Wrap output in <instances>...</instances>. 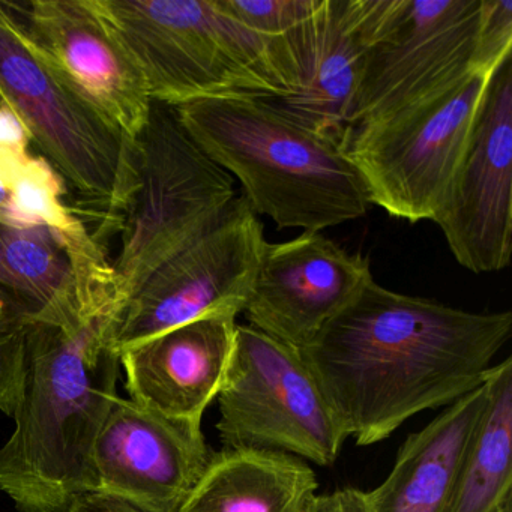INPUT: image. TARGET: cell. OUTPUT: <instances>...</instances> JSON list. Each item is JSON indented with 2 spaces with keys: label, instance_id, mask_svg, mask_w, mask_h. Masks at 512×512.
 <instances>
[{
  "label": "cell",
  "instance_id": "1",
  "mask_svg": "<svg viewBox=\"0 0 512 512\" xmlns=\"http://www.w3.org/2000/svg\"><path fill=\"white\" fill-rule=\"evenodd\" d=\"M512 313H472L370 281L301 350L347 439L383 442L484 385Z\"/></svg>",
  "mask_w": 512,
  "mask_h": 512
},
{
  "label": "cell",
  "instance_id": "2",
  "mask_svg": "<svg viewBox=\"0 0 512 512\" xmlns=\"http://www.w3.org/2000/svg\"><path fill=\"white\" fill-rule=\"evenodd\" d=\"M113 304L25 319L16 428L0 448V491L19 512H65L92 491L95 439L118 397Z\"/></svg>",
  "mask_w": 512,
  "mask_h": 512
},
{
  "label": "cell",
  "instance_id": "3",
  "mask_svg": "<svg viewBox=\"0 0 512 512\" xmlns=\"http://www.w3.org/2000/svg\"><path fill=\"white\" fill-rule=\"evenodd\" d=\"M172 109L191 140L239 181L251 209L280 229L322 233L367 214V188L343 145L284 115L262 95Z\"/></svg>",
  "mask_w": 512,
  "mask_h": 512
},
{
  "label": "cell",
  "instance_id": "4",
  "mask_svg": "<svg viewBox=\"0 0 512 512\" xmlns=\"http://www.w3.org/2000/svg\"><path fill=\"white\" fill-rule=\"evenodd\" d=\"M0 103L25 125L83 215L121 229L139 188V142L92 106L32 35L16 2L0 0Z\"/></svg>",
  "mask_w": 512,
  "mask_h": 512
},
{
  "label": "cell",
  "instance_id": "5",
  "mask_svg": "<svg viewBox=\"0 0 512 512\" xmlns=\"http://www.w3.org/2000/svg\"><path fill=\"white\" fill-rule=\"evenodd\" d=\"M127 44L154 103L178 107L298 88L286 43L248 31L218 0H98Z\"/></svg>",
  "mask_w": 512,
  "mask_h": 512
},
{
  "label": "cell",
  "instance_id": "6",
  "mask_svg": "<svg viewBox=\"0 0 512 512\" xmlns=\"http://www.w3.org/2000/svg\"><path fill=\"white\" fill-rule=\"evenodd\" d=\"M137 142L139 188L125 212L121 251L112 263L118 311L211 230L236 199L235 179L191 140L172 107L152 104Z\"/></svg>",
  "mask_w": 512,
  "mask_h": 512
},
{
  "label": "cell",
  "instance_id": "7",
  "mask_svg": "<svg viewBox=\"0 0 512 512\" xmlns=\"http://www.w3.org/2000/svg\"><path fill=\"white\" fill-rule=\"evenodd\" d=\"M490 77L472 74L424 103L347 133L343 148L370 205L412 224L434 220L466 154Z\"/></svg>",
  "mask_w": 512,
  "mask_h": 512
},
{
  "label": "cell",
  "instance_id": "8",
  "mask_svg": "<svg viewBox=\"0 0 512 512\" xmlns=\"http://www.w3.org/2000/svg\"><path fill=\"white\" fill-rule=\"evenodd\" d=\"M217 398L224 449L283 452L328 467L347 440L301 350L250 325L236 326Z\"/></svg>",
  "mask_w": 512,
  "mask_h": 512
},
{
  "label": "cell",
  "instance_id": "9",
  "mask_svg": "<svg viewBox=\"0 0 512 512\" xmlns=\"http://www.w3.org/2000/svg\"><path fill=\"white\" fill-rule=\"evenodd\" d=\"M482 0H392L346 113L347 133L472 76Z\"/></svg>",
  "mask_w": 512,
  "mask_h": 512
},
{
  "label": "cell",
  "instance_id": "10",
  "mask_svg": "<svg viewBox=\"0 0 512 512\" xmlns=\"http://www.w3.org/2000/svg\"><path fill=\"white\" fill-rule=\"evenodd\" d=\"M266 242L262 221L236 196L211 230L122 305L110 347L119 355L193 320L244 313Z\"/></svg>",
  "mask_w": 512,
  "mask_h": 512
},
{
  "label": "cell",
  "instance_id": "11",
  "mask_svg": "<svg viewBox=\"0 0 512 512\" xmlns=\"http://www.w3.org/2000/svg\"><path fill=\"white\" fill-rule=\"evenodd\" d=\"M433 221L467 271L490 274L511 263L512 56L488 79L466 154Z\"/></svg>",
  "mask_w": 512,
  "mask_h": 512
},
{
  "label": "cell",
  "instance_id": "12",
  "mask_svg": "<svg viewBox=\"0 0 512 512\" xmlns=\"http://www.w3.org/2000/svg\"><path fill=\"white\" fill-rule=\"evenodd\" d=\"M202 424L116 397L92 448V491L178 512L211 460Z\"/></svg>",
  "mask_w": 512,
  "mask_h": 512
},
{
  "label": "cell",
  "instance_id": "13",
  "mask_svg": "<svg viewBox=\"0 0 512 512\" xmlns=\"http://www.w3.org/2000/svg\"><path fill=\"white\" fill-rule=\"evenodd\" d=\"M371 280L367 257L349 253L322 233L266 242L245 319L257 331L302 350Z\"/></svg>",
  "mask_w": 512,
  "mask_h": 512
},
{
  "label": "cell",
  "instance_id": "14",
  "mask_svg": "<svg viewBox=\"0 0 512 512\" xmlns=\"http://www.w3.org/2000/svg\"><path fill=\"white\" fill-rule=\"evenodd\" d=\"M392 0H317L283 40L298 71L299 85L266 103L299 124L337 140L347 137L346 113L368 49L382 31Z\"/></svg>",
  "mask_w": 512,
  "mask_h": 512
},
{
  "label": "cell",
  "instance_id": "15",
  "mask_svg": "<svg viewBox=\"0 0 512 512\" xmlns=\"http://www.w3.org/2000/svg\"><path fill=\"white\" fill-rule=\"evenodd\" d=\"M16 5L68 82L113 124L139 139L154 101L139 64L98 0H26Z\"/></svg>",
  "mask_w": 512,
  "mask_h": 512
},
{
  "label": "cell",
  "instance_id": "16",
  "mask_svg": "<svg viewBox=\"0 0 512 512\" xmlns=\"http://www.w3.org/2000/svg\"><path fill=\"white\" fill-rule=\"evenodd\" d=\"M236 317L206 316L119 353L130 400L169 418L202 424L229 368Z\"/></svg>",
  "mask_w": 512,
  "mask_h": 512
},
{
  "label": "cell",
  "instance_id": "17",
  "mask_svg": "<svg viewBox=\"0 0 512 512\" xmlns=\"http://www.w3.org/2000/svg\"><path fill=\"white\" fill-rule=\"evenodd\" d=\"M485 401L484 383L409 434L385 481L367 491L368 512H448Z\"/></svg>",
  "mask_w": 512,
  "mask_h": 512
},
{
  "label": "cell",
  "instance_id": "18",
  "mask_svg": "<svg viewBox=\"0 0 512 512\" xmlns=\"http://www.w3.org/2000/svg\"><path fill=\"white\" fill-rule=\"evenodd\" d=\"M317 488L313 467L295 455L223 448L178 512H305Z\"/></svg>",
  "mask_w": 512,
  "mask_h": 512
},
{
  "label": "cell",
  "instance_id": "19",
  "mask_svg": "<svg viewBox=\"0 0 512 512\" xmlns=\"http://www.w3.org/2000/svg\"><path fill=\"white\" fill-rule=\"evenodd\" d=\"M0 298L22 319L55 317L83 304L64 242L46 226L0 223Z\"/></svg>",
  "mask_w": 512,
  "mask_h": 512
},
{
  "label": "cell",
  "instance_id": "20",
  "mask_svg": "<svg viewBox=\"0 0 512 512\" xmlns=\"http://www.w3.org/2000/svg\"><path fill=\"white\" fill-rule=\"evenodd\" d=\"M487 401L461 464L448 512H496L512 499V358L493 365Z\"/></svg>",
  "mask_w": 512,
  "mask_h": 512
},
{
  "label": "cell",
  "instance_id": "21",
  "mask_svg": "<svg viewBox=\"0 0 512 512\" xmlns=\"http://www.w3.org/2000/svg\"><path fill=\"white\" fill-rule=\"evenodd\" d=\"M239 25L269 40L289 34L310 16L317 0H218Z\"/></svg>",
  "mask_w": 512,
  "mask_h": 512
},
{
  "label": "cell",
  "instance_id": "22",
  "mask_svg": "<svg viewBox=\"0 0 512 512\" xmlns=\"http://www.w3.org/2000/svg\"><path fill=\"white\" fill-rule=\"evenodd\" d=\"M511 0H482L481 22L476 35L472 71L476 76L490 77L511 58Z\"/></svg>",
  "mask_w": 512,
  "mask_h": 512
},
{
  "label": "cell",
  "instance_id": "23",
  "mask_svg": "<svg viewBox=\"0 0 512 512\" xmlns=\"http://www.w3.org/2000/svg\"><path fill=\"white\" fill-rule=\"evenodd\" d=\"M25 319L13 313L0 317V412L13 416L22 392Z\"/></svg>",
  "mask_w": 512,
  "mask_h": 512
},
{
  "label": "cell",
  "instance_id": "24",
  "mask_svg": "<svg viewBox=\"0 0 512 512\" xmlns=\"http://www.w3.org/2000/svg\"><path fill=\"white\" fill-rule=\"evenodd\" d=\"M32 140L16 113L0 103V176L7 182L17 170L22 169L34 154Z\"/></svg>",
  "mask_w": 512,
  "mask_h": 512
},
{
  "label": "cell",
  "instance_id": "25",
  "mask_svg": "<svg viewBox=\"0 0 512 512\" xmlns=\"http://www.w3.org/2000/svg\"><path fill=\"white\" fill-rule=\"evenodd\" d=\"M305 512H368L367 491L338 488L316 494Z\"/></svg>",
  "mask_w": 512,
  "mask_h": 512
},
{
  "label": "cell",
  "instance_id": "26",
  "mask_svg": "<svg viewBox=\"0 0 512 512\" xmlns=\"http://www.w3.org/2000/svg\"><path fill=\"white\" fill-rule=\"evenodd\" d=\"M65 512H154L139 503L110 494L88 491L71 502Z\"/></svg>",
  "mask_w": 512,
  "mask_h": 512
},
{
  "label": "cell",
  "instance_id": "27",
  "mask_svg": "<svg viewBox=\"0 0 512 512\" xmlns=\"http://www.w3.org/2000/svg\"><path fill=\"white\" fill-rule=\"evenodd\" d=\"M8 206H10V190L7 182L0 178V223H7Z\"/></svg>",
  "mask_w": 512,
  "mask_h": 512
},
{
  "label": "cell",
  "instance_id": "28",
  "mask_svg": "<svg viewBox=\"0 0 512 512\" xmlns=\"http://www.w3.org/2000/svg\"><path fill=\"white\" fill-rule=\"evenodd\" d=\"M496 512H512V499L508 500V502L503 503Z\"/></svg>",
  "mask_w": 512,
  "mask_h": 512
},
{
  "label": "cell",
  "instance_id": "29",
  "mask_svg": "<svg viewBox=\"0 0 512 512\" xmlns=\"http://www.w3.org/2000/svg\"><path fill=\"white\" fill-rule=\"evenodd\" d=\"M5 313H7V310H5L4 301L0 298V317L4 316Z\"/></svg>",
  "mask_w": 512,
  "mask_h": 512
}]
</instances>
